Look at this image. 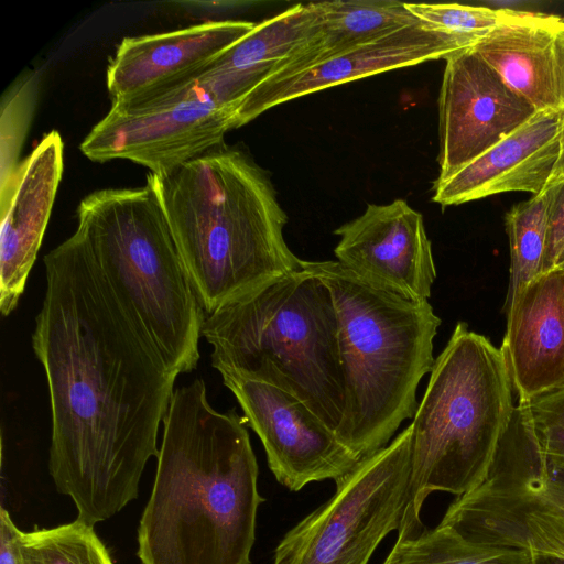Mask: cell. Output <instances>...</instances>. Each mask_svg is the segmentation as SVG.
Segmentation results:
<instances>
[{"mask_svg":"<svg viewBox=\"0 0 564 564\" xmlns=\"http://www.w3.org/2000/svg\"><path fill=\"white\" fill-rule=\"evenodd\" d=\"M440 524L465 538L564 561V473L542 454L524 402L514 406L486 478Z\"/></svg>","mask_w":564,"mask_h":564,"instance_id":"ba28073f","label":"cell"},{"mask_svg":"<svg viewBox=\"0 0 564 564\" xmlns=\"http://www.w3.org/2000/svg\"><path fill=\"white\" fill-rule=\"evenodd\" d=\"M254 25L240 20L209 21L123 39L107 68L111 105H138L196 78Z\"/></svg>","mask_w":564,"mask_h":564,"instance_id":"9a60e30c","label":"cell"},{"mask_svg":"<svg viewBox=\"0 0 564 564\" xmlns=\"http://www.w3.org/2000/svg\"><path fill=\"white\" fill-rule=\"evenodd\" d=\"M512 392L500 348L458 322L410 424V497L398 539L424 529L420 513L433 491L459 497L486 478L516 406Z\"/></svg>","mask_w":564,"mask_h":564,"instance_id":"52a82bcc","label":"cell"},{"mask_svg":"<svg viewBox=\"0 0 564 564\" xmlns=\"http://www.w3.org/2000/svg\"><path fill=\"white\" fill-rule=\"evenodd\" d=\"M524 403L542 454L554 468L564 473V387Z\"/></svg>","mask_w":564,"mask_h":564,"instance_id":"4316f807","label":"cell"},{"mask_svg":"<svg viewBox=\"0 0 564 564\" xmlns=\"http://www.w3.org/2000/svg\"><path fill=\"white\" fill-rule=\"evenodd\" d=\"M445 61L438 96L437 181L455 174L536 113L471 47Z\"/></svg>","mask_w":564,"mask_h":564,"instance_id":"7c38bea8","label":"cell"},{"mask_svg":"<svg viewBox=\"0 0 564 564\" xmlns=\"http://www.w3.org/2000/svg\"><path fill=\"white\" fill-rule=\"evenodd\" d=\"M232 129L234 110L192 79L138 105H111L79 149L94 162L129 160L163 174L225 144Z\"/></svg>","mask_w":564,"mask_h":564,"instance_id":"30bf717a","label":"cell"},{"mask_svg":"<svg viewBox=\"0 0 564 564\" xmlns=\"http://www.w3.org/2000/svg\"><path fill=\"white\" fill-rule=\"evenodd\" d=\"M560 142H561L560 158H558V161H557V163L555 165L553 175H552V177H551V180L549 181L547 184L556 182V181H558V180L564 177V112H563V117H562V127H561V139H560Z\"/></svg>","mask_w":564,"mask_h":564,"instance_id":"f546056e","label":"cell"},{"mask_svg":"<svg viewBox=\"0 0 564 564\" xmlns=\"http://www.w3.org/2000/svg\"><path fill=\"white\" fill-rule=\"evenodd\" d=\"M411 426L337 479L334 495L274 550L273 564H368L399 530L410 497Z\"/></svg>","mask_w":564,"mask_h":564,"instance_id":"9c48e42d","label":"cell"},{"mask_svg":"<svg viewBox=\"0 0 564 564\" xmlns=\"http://www.w3.org/2000/svg\"><path fill=\"white\" fill-rule=\"evenodd\" d=\"M245 422L256 432L275 479L291 491L336 481L361 459L305 403L272 383L219 370Z\"/></svg>","mask_w":564,"mask_h":564,"instance_id":"8fae6325","label":"cell"},{"mask_svg":"<svg viewBox=\"0 0 564 564\" xmlns=\"http://www.w3.org/2000/svg\"><path fill=\"white\" fill-rule=\"evenodd\" d=\"M302 268L321 279L334 300L346 390L336 435L362 458L387 446L413 419L419 383L435 361L441 318L427 300L376 288L338 261L302 260Z\"/></svg>","mask_w":564,"mask_h":564,"instance_id":"277c9868","label":"cell"},{"mask_svg":"<svg viewBox=\"0 0 564 564\" xmlns=\"http://www.w3.org/2000/svg\"><path fill=\"white\" fill-rule=\"evenodd\" d=\"M475 43L471 37L423 23L392 30L297 74L259 84L237 105L235 129L290 100L379 73L446 59Z\"/></svg>","mask_w":564,"mask_h":564,"instance_id":"4fadbf2b","label":"cell"},{"mask_svg":"<svg viewBox=\"0 0 564 564\" xmlns=\"http://www.w3.org/2000/svg\"><path fill=\"white\" fill-rule=\"evenodd\" d=\"M539 564H564V561L546 560V561H539Z\"/></svg>","mask_w":564,"mask_h":564,"instance_id":"4dcf8cb0","label":"cell"},{"mask_svg":"<svg viewBox=\"0 0 564 564\" xmlns=\"http://www.w3.org/2000/svg\"><path fill=\"white\" fill-rule=\"evenodd\" d=\"M546 186L551 188L552 195L549 208L543 272L556 265L564 250V177Z\"/></svg>","mask_w":564,"mask_h":564,"instance_id":"83f0119b","label":"cell"},{"mask_svg":"<svg viewBox=\"0 0 564 564\" xmlns=\"http://www.w3.org/2000/svg\"><path fill=\"white\" fill-rule=\"evenodd\" d=\"M147 180L205 314L302 269L271 180L242 150L223 144Z\"/></svg>","mask_w":564,"mask_h":564,"instance_id":"3957f363","label":"cell"},{"mask_svg":"<svg viewBox=\"0 0 564 564\" xmlns=\"http://www.w3.org/2000/svg\"><path fill=\"white\" fill-rule=\"evenodd\" d=\"M22 564H115L94 527L78 519L20 535Z\"/></svg>","mask_w":564,"mask_h":564,"instance_id":"cb8c5ba5","label":"cell"},{"mask_svg":"<svg viewBox=\"0 0 564 564\" xmlns=\"http://www.w3.org/2000/svg\"><path fill=\"white\" fill-rule=\"evenodd\" d=\"M500 350L518 402L564 387V265L542 272L503 307Z\"/></svg>","mask_w":564,"mask_h":564,"instance_id":"e0dca14e","label":"cell"},{"mask_svg":"<svg viewBox=\"0 0 564 564\" xmlns=\"http://www.w3.org/2000/svg\"><path fill=\"white\" fill-rule=\"evenodd\" d=\"M410 12L427 28L480 40L500 22L511 9L457 3H406Z\"/></svg>","mask_w":564,"mask_h":564,"instance_id":"484cf974","label":"cell"},{"mask_svg":"<svg viewBox=\"0 0 564 564\" xmlns=\"http://www.w3.org/2000/svg\"><path fill=\"white\" fill-rule=\"evenodd\" d=\"M334 253L369 284L413 301L427 300L436 279L423 216L405 200L368 204L357 218L335 229Z\"/></svg>","mask_w":564,"mask_h":564,"instance_id":"5bb4252c","label":"cell"},{"mask_svg":"<svg viewBox=\"0 0 564 564\" xmlns=\"http://www.w3.org/2000/svg\"><path fill=\"white\" fill-rule=\"evenodd\" d=\"M22 531L14 524L10 513L0 508V564H22L20 535Z\"/></svg>","mask_w":564,"mask_h":564,"instance_id":"f1b7e54d","label":"cell"},{"mask_svg":"<svg viewBox=\"0 0 564 564\" xmlns=\"http://www.w3.org/2000/svg\"><path fill=\"white\" fill-rule=\"evenodd\" d=\"M64 143L45 134L0 188V311L11 314L36 260L63 174Z\"/></svg>","mask_w":564,"mask_h":564,"instance_id":"2e32d148","label":"cell"},{"mask_svg":"<svg viewBox=\"0 0 564 564\" xmlns=\"http://www.w3.org/2000/svg\"><path fill=\"white\" fill-rule=\"evenodd\" d=\"M382 564H539V560L525 550L473 541L438 524L398 539Z\"/></svg>","mask_w":564,"mask_h":564,"instance_id":"7402d4cb","label":"cell"},{"mask_svg":"<svg viewBox=\"0 0 564 564\" xmlns=\"http://www.w3.org/2000/svg\"><path fill=\"white\" fill-rule=\"evenodd\" d=\"M322 26L318 2L295 4L256 24L194 79L235 113L239 101L262 83L279 62L315 40Z\"/></svg>","mask_w":564,"mask_h":564,"instance_id":"ffe728a7","label":"cell"},{"mask_svg":"<svg viewBox=\"0 0 564 564\" xmlns=\"http://www.w3.org/2000/svg\"><path fill=\"white\" fill-rule=\"evenodd\" d=\"M35 77L23 82L3 97L1 104V173L0 188L14 177L21 162L20 151L28 133L36 99Z\"/></svg>","mask_w":564,"mask_h":564,"instance_id":"d4e9b609","label":"cell"},{"mask_svg":"<svg viewBox=\"0 0 564 564\" xmlns=\"http://www.w3.org/2000/svg\"><path fill=\"white\" fill-rule=\"evenodd\" d=\"M551 195V188L546 186L542 193L514 204L505 215L510 274L503 307L543 272Z\"/></svg>","mask_w":564,"mask_h":564,"instance_id":"603a6c76","label":"cell"},{"mask_svg":"<svg viewBox=\"0 0 564 564\" xmlns=\"http://www.w3.org/2000/svg\"><path fill=\"white\" fill-rule=\"evenodd\" d=\"M556 265H564V250H563L561 257L558 258Z\"/></svg>","mask_w":564,"mask_h":564,"instance_id":"1f68e13d","label":"cell"},{"mask_svg":"<svg viewBox=\"0 0 564 564\" xmlns=\"http://www.w3.org/2000/svg\"><path fill=\"white\" fill-rule=\"evenodd\" d=\"M561 112H536L520 128L443 181L432 199L443 207L508 192L542 193L561 152Z\"/></svg>","mask_w":564,"mask_h":564,"instance_id":"d6986e66","label":"cell"},{"mask_svg":"<svg viewBox=\"0 0 564 564\" xmlns=\"http://www.w3.org/2000/svg\"><path fill=\"white\" fill-rule=\"evenodd\" d=\"M32 347L52 414L48 470L95 527L139 496L177 376L134 325L73 234L44 258Z\"/></svg>","mask_w":564,"mask_h":564,"instance_id":"6da1fadb","label":"cell"},{"mask_svg":"<svg viewBox=\"0 0 564 564\" xmlns=\"http://www.w3.org/2000/svg\"><path fill=\"white\" fill-rule=\"evenodd\" d=\"M150 498L141 564H251L259 468L243 417L215 410L203 379L174 391Z\"/></svg>","mask_w":564,"mask_h":564,"instance_id":"7a4b0ae2","label":"cell"},{"mask_svg":"<svg viewBox=\"0 0 564 564\" xmlns=\"http://www.w3.org/2000/svg\"><path fill=\"white\" fill-rule=\"evenodd\" d=\"M471 48L535 112H564V18L511 9Z\"/></svg>","mask_w":564,"mask_h":564,"instance_id":"ac0fdd59","label":"cell"},{"mask_svg":"<svg viewBox=\"0 0 564 564\" xmlns=\"http://www.w3.org/2000/svg\"><path fill=\"white\" fill-rule=\"evenodd\" d=\"M318 3L323 13L319 35L279 62L263 82L297 74L387 32L422 23L410 12L406 3L395 0H335Z\"/></svg>","mask_w":564,"mask_h":564,"instance_id":"44dd1931","label":"cell"},{"mask_svg":"<svg viewBox=\"0 0 564 564\" xmlns=\"http://www.w3.org/2000/svg\"><path fill=\"white\" fill-rule=\"evenodd\" d=\"M212 365L272 383L305 403L335 433L346 410L336 307L303 268L207 315Z\"/></svg>","mask_w":564,"mask_h":564,"instance_id":"5b68a950","label":"cell"},{"mask_svg":"<svg viewBox=\"0 0 564 564\" xmlns=\"http://www.w3.org/2000/svg\"><path fill=\"white\" fill-rule=\"evenodd\" d=\"M75 234L167 369H195L206 316L151 182L87 195Z\"/></svg>","mask_w":564,"mask_h":564,"instance_id":"8992f818","label":"cell"}]
</instances>
